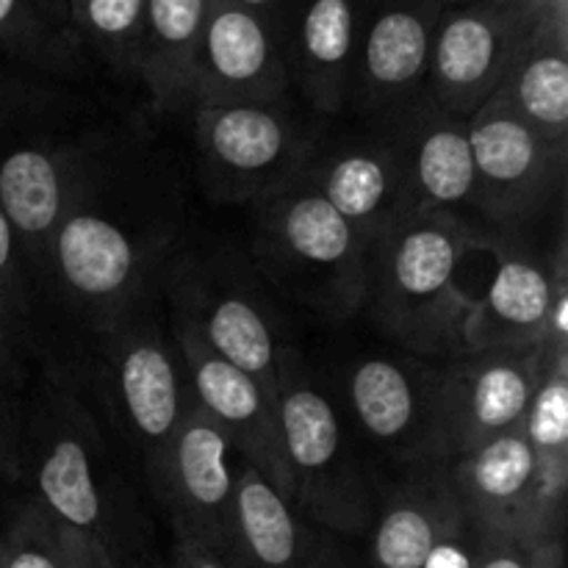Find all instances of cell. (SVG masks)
<instances>
[{
  "mask_svg": "<svg viewBox=\"0 0 568 568\" xmlns=\"http://www.w3.org/2000/svg\"><path fill=\"white\" fill-rule=\"evenodd\" d=\"M192 236V178L142 116H116L72 175L44 261L50 316L81 347L155 286Z\"/></svg>",
  "mask_w": 568,
  "mask_h": 568,
  "instance_id": "obj_1",
  "label": "cell"
},
{
  "mask_svg": "<svg viewBox=\"0 0 568 568\" xmlns=\"http://www.w3.org/2000/svg\"><path fill=\"white\" fill-rule=\"evenodd\" d=\"M22 491L120 568L148 547L139 480L94 410L72 361H44L22 405Z\"/></svg>",
  "mask_w": 568,
  "mask_h": 568,
  "instance_id": "obj_2",
  "label": "cell"
},
{
  "mask_svg": "<svg viewBox=\"0 0 568 568\" xmlns=\"http://www.w3.org/2000/svg\"><path fill=\"white\" fill-rule=\"evenodd\" d=\"M114 120L83 81L0 61V209L44 305V261L67 189Z\"/></svg>",
  "mask_w": 568,
  "mask_h": 568,
  "instance_id": "obj_3",
  "label": "cell"
},
{
  "mask_svg": "<svg viewBox=\"0 0 568 568\" xmlns=\"http://www.w3.org/2000/svg\"><path fill=\"white\" fill-rule=\"evenodd\" d=\"M72 364L128 469L155 499L172 442L194 408L161 277L94 333Z\"/></svg>",
  "mask_w": 568,
  "mask_h": 568,
  "instance_id": "obj_4",
  "label": "cell"
},
{
  "mask_svg": "<svg viewBox=\"0 0 568 568\" xmlns=\"http://www.w3.org/2000/svg\"><path fill=\"white\" fill-rule=\"evenodd\" d=\"M475 225L444 211H414L366 247L361 320L392 347L444 361L464 349L471 297L460 283Z\"/></svg>",
  "mask_w": 568,
  "mask_h": 568,
  "instance_id": "obj_5",
  "label": "cell"
},
{
  "mask_svg": "<svg viewBox=\"0 0 568 568\" xmlns=\"http://www.w3.org/2000/svg\"><path fill=\"white\" fill-rule=\"evenodd\" d=\"M275 410L292 503L336 536L364 538L375 516V469L327 381L292 344L277 358Z\"/></svg>",
  "mask_w": 568,
  "mask_h": 568,
  "instance_id": "obj_6",
  "label": "cell"
},
{
  "mask_svg": "<svg viewBox=\"0 0 568 568\" xmlns=\"http://www.w3.org/2000/svg\"><path fill=\"white\" fill-rule=\"evenodd\" d=\"M247 255L272 292L327 322L361 314L366 244L314 186L297 178L250 205Z\"/></svg>",
  "mask_w": 568,
  "mask_h": 568,
  "instance_id": "obj_7",
  "label": "cell"
},
{
  "mask_svg": "<svg viewBox=\"0 0 568 568\" xmlns=\"http://www.w3.org/2000/svg\"><path fill=\"white\" fill-rule=\"evenodd\" d=\"M161 292L172 314L214 353L247 372L275 405L277 358L288 342L275 292L247 250L189 236L161 272Z\"/></svg>",
  "mask_w": 568,
  "mask_h": 568,
  "instance_id": "obj_8",
  "label": "cell"
},
{
  "mask_svg": "<svg viewBox=\"0 0 568 568\" xmlns=\"http://www.w3.org/2000/svg\"><path fill=\"white\" fill-rule=\"evenodd\" d=\"M194 166L209 200L253 205L303 172L322 122L294 92L264 103L197 105Z\"/></svg>",
  "mask_w": 568,
  "mask_h": 568,
  "instance_id": "obj_9",
  "label": "cell"
},
{
  "mask_svg": "<svg viewBox=\"0 0 568 568\" xmlns=\"http://www.w3.org/2000/svg\"><path fill=\"white\" fill-rule=\"evenodd\" d=\"M475 159V222L480 231L532 233L549 209H564L568 144L547 142L497 94L469 116Z\"/></svg>",
  "mask_w": 568,
  "mask_h": 568,
  "instance_id": "obj_10",
  "label": "cell"
},
{
  "mask_svg": "<svg viewBox=\"0 0 568 568\" xmlns=\"http://www.w3.org/2000/svg\"><path fill=\"white\" fill-rule=\"evenodd\" d=\"M555 342L436 361L427 458L453 460L521 422Z\"/></svg>",
  "mask_w": 568,
  "mask_h": 568,
  "instance_id": "obj_11",
  "label": "cell"
},
{
  "mask_svg": "<svg viewBox=\"0 0 568 568\" xmlns=\"http://www.w3.org/2000/svg\"><path fill=\"white\" fill-rule=\"evenodd\" d=\"M433 369L436 361L386 344L383 349H361L344 361L338 383H327L372 469L430 460Z\"/></svg>",
  "mask_w": 568,
  "mask_h": 568,
  "instance_id": "obj_12",
  "label": "cell"
},
{
  "mask_svg": "<svg viewBox=\"0 0 568 568\" xmlns=\"http://www.w3.org/2000/svg\"><path fill=\"white\" fill-rule=\"evenodd\" d=\"M442 0H358L344 114L383 128L427 94Z\"/></svg>",
  "mask_w": 568,
  "mask_h": 568,
  "instance_id": "obj_13",
  "label": "cell"
},
{
  "mask_svg": "<svg viewBox=\"0 0 568 568\" xmlns=\"http://www.w3.org/2000/svg\"><path fill=\"white\" fill-rule=\"evenodd\" d=\"M300 178L333 205L366 247L416 211L394 139L383 128L349 116L322 122Z\"/></svg>",
  "mask_w": 568,
  "mask_h": 568,
  "instance_id": "obj_14",
  "label": "cell"
},
{
  "mask_svg": "<svg viewBox=\"0 0 568 568\" xmlns=\"http://www.w3.org/2000/svg\"><path fill=\"white\" fill-rule=\"evenodd\" d=\"M475 250H486L497 264L491 283L466 316V353L549 342L555 297L568 286L566 233H560L552 253H541L532 233L475 227Z\"/></svg>",
  "mask_w": 568,
  "mask_h": 568,
  "instance_id": "obj_15",
  "label": "cell"
},
{
  "mask_svg": "<svg viewBox=\"0 0 568 568\" xmlns=\"http://www.w3.org/2000/svg\"><path fill=\"white\" fill-rule=\"evenodd\" d=\"M538 31L516 0L444 6L433 33L427 94L469 120L503 87Z\"/></svg>",
  "mask_w": 568,
  "mask_h": 568,
  "instance_id": "obj_16",
  "label": "cell"
},
{
  "mask_svg": "<svg viewBox=\"0 0 568 568\" xmlns=\"http://www.w3.org/2000/svg\"><path fill=\"white\" fill-rule=\"evenodd\" d=\"M236 466L225 433L194 405L183 419L153 505L172 530V541L220 549L233 564L236 541Z\"/></svg>",
  "mask_w": 568,
  "mask_h": 568,
  "instance_id": "obj_17",
  "label": "cell"
},
{
  "mask_svg": "<svg viewBox=\"0 0 568 568\" xmlns=\"http://www.w3.org/2000/svg\"><path fill=\"white\" fill-rule=\"evenodd\" d=\"M294 92L283 33L239 0H211L189 81V109L264 103Z\"/></svg>",
  "mask_w": 568,
  "mask_h": 568,
  "instance_id": "obj_18",
  "label": "cell"
},
{
  "mask_svg": "<svg viewBox=\"0 0 568 568\" xmlns=\"http://www.w3.org/2000/svg\"><path fill=\"white\" fill-rule=\"evenodd\" d=\"M172 336L186 369L197 408L216 422L239 460L253 466L281 497L292 503V475L283 455L277 410L264 388L209 347L181 316L170 311Z\"/></svg>",
  "mask_w": 568,
  "mask_h": 568,
  "instance_id": "obj_19",
  "label": "cell"
},
{
  "mask_svg": "<svg viewBox=\"0 0 568 568\" xmlns=\"http://www.w3.org/2000/svg\"><path fill=\"white\" fill-rule=\"evenodd\" d=\"M375 497L366 532L375 568H422L438 544L469 530L447 460L375 469Z\"/></svg>",
  "mask_w": 568,
  "mask_h": 568,
  "instance_id": "obj_20",
  "label": "cell"
},
{
  "mask_svg": "<svg viewBox=\"0 0 568 568\" xmlns=\"http://www.w3.org/2000/svg\"><path fill=\"white\" fill-rule=\"evenodd\" d=\"M447 464L471 536L547 544L536 505V458L521 422Z\"/></svg>",
  "mask_w": 568,
  "mask_h": 568,
  "instance_id": "obj_21",
  "label": "cell"
},
{
  "mask_svg": "<svg viewBox=\"0 0 568 568\" xmlns=\"http://www.w3.org/2000/svg\"><path fill=\"white\" fill-rule=\"evenodd\" d=\"M408 175L416 211H444L475 222V159L469 120L442 109L430 94L383 125Z\"/></svg>",
  "mask_w": 568,
  "mask_h": 568,
  "instance_id": "obj_22",
  "label": "cell"
},
{
  "mask_svg": "<svg viewBox=\"0 0 568 568\" xmlns=\"http://www.w3.org/2000/svg\"><path fill=\"white\" fill-rule=\"evenodd\" d=\"M344 541L239 460L233 568H353Z\"/></svg>",
  "mask_w": 568,
  "mask_h": 568,
  "instance_id": "obj_23",
  "label": "cell"
},
{
  "mask_svg": "<svg viewBox=\"0 0 568 568\" xmlns=\"http://www.w3.org/2000/svg\"><path fill=\"white\" fill-rule=\"evenodd\" d=\"M358 0H297L283 22L292 89L320 120L347 105Z\"/></svg>",
  "mask_w": 568,
  "mask_h": 568,
  "instance_id": "obj_24",
  "label": "cell"
},
{
  "mask_svg": "<svg viewBox=\"0 0 568 568\" xmlns=\"http://www.w3.org/2000/svg\"><path fill=\"white\" fill-rule=\"evenodd\" d=\"M211 0H144L139 83L159 116L186 114L189 81Z\"/></svg>",
  "mask_w": 568,
  "mask_h": 568,
  "instance_id": "obj_25",
  "label": "cell"
},
{
  "mask_svg": "<svg viewBox=\"0 0 568 568\" xmlns=\"http://www.w3.org/2000/svg\"><path fill=\"white\" fill-rule=\"evenodd\" d=\"M494 94L538 136L568 144V31H538Z\"/></svg>",
  "mask_w": 568,
  "mask_h": 568,
  "instance_id": "obj_26",
  "label": "cell"
},
{
  "mask_svg": "<svg viewBox=\"0 0 568 568\" xmlns=\"http://www.w3.org/2000/svg\"><path fill=\"white\" fill-rule=\"evenodd\" d=\"M67 9L89 64L139 81L144 0H67Z\"/></svg>",
  "mask_w": 568,
  "mask_h": 568,
  "instance_id": "obj_27",
  "label": "cell"
},
{
  "mask_svg": "<svg viewBox=\"0 0 568 568\" xmlns=\"http://www.w3.org/2000/svg\"><path fill=\"white\" fill-rule=\"evenodd\" d=\"M0 61L87 81L89 64L75 33L50 26L31 0H0Z\"/></svg>",
  "mask_w": 568,
  "mask_h": 568,
  "instance_id": "obj_28",
  "label": "cell"
},
{
  "mask_svg": "<svg viewBox=\"0 0 568 568\" xmlns=\"http://www.w3.org/2000/svg\"><path fill=\"white\" fill-rule=\"evenodd\" d=\"M70 527L39 499L14 491L0 516V568H67Z\"/></svg>",
  "mask_w": 568,
  "mask_h": 568,
  "instance_id": "obj_29",
  "label": "cell"
},
{
  "mask_svg": "<svg viewBox=\"0 0 568 568\" xmlns=\"http://www.w3.org/2000/svg\"><path fill=\"white\" fill-rule=\"evenodd\" d=\"M0 308L14 322L17 331L33 344L42 361H53L48 333V305L39 294L37 281H33L26 255H22L20 239H17L3 209H0Z\"/></svg>",
  "mask_w": 568,
  "mask_h": 568,
  "instance_id": "obj_30",
  "label": "cell"
},
{
  "mask_svg": "<svg viewBox=\"0 0 568 568\" xmlns=\"http://www.w3.org/2000/svg\"><path fill=\"white\" fill-rule=\"evenodd\" d=\"M42 364V355L0 308V392L26 399Z\"/></svg>",
  "mask_w": 568,
  "mask_h": 568,
  "instance_id": "obj_31",
  "label": "cell"
},
{
  "mask_svg": "<svg viewBox=\"0 0 568 568\" xmlns=\"http://www.w3.org/2000/svg\"><path fill=\"white\" fill-rule=\"evenodd\" d=\"M22 405L0 392V505L22 488Z\"/></svg>",
  "mask_w": 568,
  "mask_h": 568,
  "instance_id": "obj_32",
  "label": "cell"
},
{
  "mask_svg": "<svg viewBox=\"0 0 568 568\" xmlns=\"http://www.w3.org/2000/svg\"><path fill=\"white\" fill-rule=\"evenodd\" d=\"M532 549L510 538L475 536V568H532Z\"/></svg>",
  "mask_w": 568,
  "mask_h": 568,
  "instance_id": "obj_33",
  "label": "cell"
},
{
  "mask_svg": "<svg viewBox=\"0 0 568 568\" xmlns=\"http://www.w3.org/2000/svg\"><path fill=\"white\" fill-rule=\"evenodd\" d=\"M422 568H475V536H471V530L438 544L427 555Z\"/></svg>",
  "mask_w": 568,
  "mask_h": 568,
  "instance_id": "obj_34",
  "label": "cell"
},
{
  "mask_svg": "<svg viewBox=\"0 0 568 568\" xmlns=\"http://www.w3.org/2000/svg\"><path fill=\"white\" fill-rule=\"evenodd\" d=\"M172 568H233L231 558L197 541H172Z\"/></svg>",
  "mask_w": 568,
  "mask_h": 568,
  "instance_id": "obj_35",
  "label": "cell"
},
{
  "mask_svg": "<svg viewBox=\"0 0 568 568\" xmlns=\"http://www.w3.org/2000/svg\"><path fill=\"white\" fill-rule=\"evenodd\" d=\"M67 568H120L109 552L92 538L81 532H70V552H67Z\"/></svg>",
  "mask_w": 568,
  "mask_h": 568,
  "instance_id": "obj_36",
  "label": "cell"
},
{
  "mask_svg": "<svg viewBox=\"0 0 568 568\" xmlns=\"http://www.w3.org/2000/svg\"><path fill=\"white\" fill-rule=\"evenodd\" d=\"M541 31H568V0H516Z\"/></svg>",
  "mask_w": 568,
  "mask_h": 568,
  "instance_id": "obj_37",
  "label": "cell"
},
{
  "mask_svg": "<svg viewBox=\"0 0 568 568\" xmlns=\"http://www.w3.org/2000/svg\"><path fill=\"white\" fill-rule=\"evenodd\" d=\"M31 3L33 9L50 22V26H55L59 31L75 33L70 26V9H67V0H31Z\"/></svg>",
  "mask_w": 568,
  "mask_h": 568,
  "instance_id": "obj_38",
  "label": "cell"
},
{
  "mask_svg": "<svg viewBox=\"0 0 568 568\" xmlns=\"http://www.w3.org/2000/svg\"><path fill=\"white\" fill-rule=\"evenodd\" d=\"M239 3L250 6V9H255V11H261L264 17H270V20L275 22L283 33V22H286L288 11H292V6L297 3V0H239Z\"/></svg>",
  "mask_w": 568,
  "mask_h": 568,
  "instance_id": "obj_39",
  "label": "cell"
},
{
  "mask_svg": "<svg viewBox=\"0 0 568 568\" xmlns=\"http://www.w3.org/2000/svg\"><path fill=\"white\" fill-rule=\"evenodd\" d=\"M532 568H566L564 541L538 544V547L532 549Z\"/></svg>",
  "mask_w": 568,
  "mask_h": 568,
  "instance_id": "obj_40",
  "label": "cell"
},
{
  "mask_svg": "<svg viewBox=\"0 0 568 568\" xmlns=\"http://www.w3.org/2000/svg\"><path fill=\"white\" fill-rule=\"evenodd\" d=\"M466 3H480V0H444V6H466Z\"/></svg>",
  "mask_w": 568,
  "mask_h": 568,
  "instance_id": "obj_41",
  "label": "cell"
},
{
  "mask_svg": "<svg viewBox=\"0 0 568 568\" xmlns=\"http://www.w3.org/2000/svg\"><path fill=\"white\" fill-rule=\"evenodd\" d=\"M442 3H444V0H442Z\"/></svg>",
  "mask_w": 568,
  "mask_h": 568,
  "instance_id": "obj_42",
  "label": "cell"
}]
</instances>
